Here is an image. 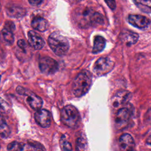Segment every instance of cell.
Wrapping results in <instances>:
<instances>
[{
    "mask_svg": "<svg viewBox=\"0 0 151 151\" xmlns=\"http://www.w3.org/2000/svg\"><path fill=\"white\" fill-rule=\"evenodd\" d=\"M2 34L5 41L6 43H8V44H12L14 42V37L12 31L4 28L2 30Z\"/></svg>",
    "mask_w": 151,
    "mask_h": 151,
    "instance_id": "obj_22",
    "label": "cell"
},
{
    "mask_svg": "<svg viewBox=\"0 0 151 151\" xmlns=\"http://www.w3.org/2000/svg\"><path fill=\"white\" fill-rule=\"evenodd\" d=\"M27 145V151H45L44 146L37 141L28 140Z\"/></svg>",
    "mask_w": 151,
    "mask_h": 151,
    "instance_id": "obj_20",
    "label": "cell"
},
{
    "mask_svg": "<svg viewBox=\"0 0 151 151\" xmlns=\"http://www.w3.org/2000/svg\"><path fill=\"white\" fill-rule=\"evenodd\" d=\"M1 3H0V10H1Z\"/></svg>",
    "mask_w": 151,
    "mask_h": 151,
    "instance_id": "obj_32",
    "label": "cell"
},
{
    "mask_svg": "<svg viewBox=\"0 0 151 151\" xmlns=\"http://www.w3.org/2000/svg\"><path fill=\"white\" fill-rule=\"evenodd\" d=\"M86 146V140L83 137H80L76 140V151H84Z\"/></svg>",
    "mask_w": 151,
    "mask_h": 151,
    "instance_id": "obj_23",
    "label": "cell"
},
{
    "mask_svg": "<svg viewBox=\"0 0 151 151\" xmlns=\"http://www.w3.org/2000/svg\"><path fill=\"white\" fill-rule=\"evenodd\" d=\"M105 2L107 5V6L112 10L115 9L116 5L115 0H104Z\"/></svg>",
    "mask_w": 151,
    "mask_h": 151,
    "instance_id": "obj_26",
    "label": "cell"
},
{
    "mask_svg": "<svg viewBox=\"0 0 151 151\" xmlns=\"http://www.w3.org/2000/svg\"><path fill=\"white\" fill-rule=\"evenodd\" d=\"M92 83V75L86 70L81 71L73 81L72 91L77 97L85 95L89 90Z\"/></svg>",
    "mask_w": 151,
    "mask_h": 151,
    "instance_id": "obj_1",
    "label": "cell"
},
{
    "mask_svg": "<svg viewBox=\"0 0 151 151\" xmlns=\"http://www.w3.org/2000/svg\"><path fill=\"white\" fill-rule=\"evenodd\" d=\"M145 120L147 124L151 125V107L147 110L145 115Z\"/></svg>",
    "mask_w": 151,
    "mask_h": 151,
    "instance_id": "obj_27",
    "label": "cell"
},
{
    "mask_svg": "<svg viewBox=\"0 0 151 151\" xmlns=\"http://www.w3.org/2000/svg\"><path fill=\"white\" fill-rule=\"evenodd\" d=\"M28 42L31 47L35 50H40L44 45V41L41 37L34 31H29L28 33Z\"/></svg>",
    "mask_w": 151,
    "mask_h": 151,
    "instance_id": "obj_13",
    "label": "cell"
},
{
    "mask_svg": "<svg viewBox=\"0 0 151 151\" xmlns=\"http://www.w3.org/2000/svg\"><path fill=\"white\" fill-rule=\"evenodd\" d=\"M10 134V129L4 117L0 115V136L6 138Z\"/></svg>",
    "mask_w": 151,
    "mask_h": 151,
    "instance_id": "obj_19",
    "label": "cell"
},
{
    "mask_svg": "<svg viewBox=\"0 0 151 151\" xmlns=\"http://www.w3.org/2000/svg\"><path fill=\"white\" fill-rule=\"evenodd\" d=\"M0 81H1V76H0Z\"/></svg>",
    "mask_w": 151,
    "mask_h": 151,
    "instance_id": "obj_34",
    "label": "cell"
},
{
    "mask_svg": "<svg viewBox=\"0 0 151 151\" xmlns=\"http://www.w3.org/2000/svg\"><path fill=\"white\" fill-rule=\"evenodd\" d=\"M132 97L130 92L127 90H120L112 97L111 103L114 107H120L126 104Z\"/></svg>",
    "mask_w": 151,
    "mask_h": 151,
    "instance_id": "obj_10",
    "label": "cell"
},
{
    "mask_svg": "<svg viewBox=\"0 0 151 151\" xmlns=\"http://www.w3.org/2000/svg\"><path fill=\"white\" fill-rule=\"evenodd\" d=\"M17 91L18 93L22 95H26L27 101L29 106L34 110H38L41 108L42 106L43 101L41 97L38 96L37 95L34 94L31 91L27 92V90L24 89L23 87L18 86L17 88Z\"/></svg>",
    "mask_w": 151,
    "mask_h": 151,
    "instance_id": "obj_6",
    "label": "cell"
},
{
    "mask_svg": "<svg viewBox=\"0 0 151 151\" xmlns=\"http://www.w3.org/2000/svg\"><path fill=\"white\" fill-rule=\"evenodd\" d=\"M114 64L108 57L99 58L94 64L93 71L97 76H103L109 73L114 67Z\"/></svg>",
    "mask_w": 151,
    "mask_h": 151,
    "instance_id": "obj_5",
    "label": "cell"
},
{
    "mask_svg": "<svg viewBox=\"0 0 151 151\" xmlns=\"http://www.w3.org/2000/svg\"><path fill=\"white\" fill-rule=\"evenodd\" d=\"M60 147L62 151H72V146L64 136H63L60 141Z\"/></svg>",
    "mask_w": 151,
    "mask_h": 151,
    "instance_id": "obj_24",
    "label": "cell"
},
{
    "mask_svg": "<svg viewBox=\"0 0 151 151\" xmlns=\"http://www.w3.org/2000/svg\"><path fill=\"white\" fill-rule=\"evenodd\" d=\"M134 141L130 134L124 133L120 137L119 139L120 151H132L134 150Z\"/></svg>",
    "mask_w": 151,
    "mask_h": 151,
    "instance_id": "obj_12",
    "label": "cell"
},
{
    "mask_svg": "<svg viewBox=\"0 0 151 151\" xmlns=\"http://www.w3.org/2000/svg\"><path fill=\"white\" fill-rule=\"evenodd\" d=\"M5 28H6L7 29H9L11 31H12L13 30L15 29V25L13 24V22H11V21H8L7 22H6L5 25Z\"/></svg>",
    "mask_w": 151,
    "mask_h": 151,
    "instance_id": "obj_29",
    "label": "cell"
},
{
    "mask_svg": "<svg viewBox=\"0 0 151 151\" xmlns=\"http://www.w3.org/2000/svg\"><path fill=\"white\" fill-rule=\"evenodd\" d=\"M146 142V143H147V145L151 146V134H150L148 136V137L147 138Z\"/></svg>",
    "mask_w": 151,
    "mask_h": 151,
    "instance_id": "obj_31",
    "label": "cell"
},
{
    "mask_svg": "<svg viewBox=\"0 0 151 151\" xmlns=\"http://www.w3.org/2000/svg\"><path fill=\"white\" fill-rule=\"evenodd\" d=\"M31 26L35 30L40 32H44L48 29L49 24L48 21L44 18L37 17L32 20Z\"/></svg>",
    "mask_w": 151,
    "mask_h": 151,
    "instance_id": "obj_14",
    "label": "cell"
},
{
    "mask_svg": "<svg viewBox=\"0 0 151 151\" xmlns=\"http://www.w3.org/2000/svg\"><path fill=\"white\" fill-rule=\"evenodd\" d=\"M106 45V40L100 35H97L94 39V45L92 52L93 54L99 53L103 50Z\"/></svg>",
    "mask_w": 151,
    "mask_h": 151,
    "instance_id": "obj_16",
    "label": "cell"
},
{
    "mask_svg": "<svg viewBox=\"0 0 151 151\" xmlns=\"http://www.w3.org/2000/svg\"><path fill=\"white\" fill-rule=\"evenodd\" d=\"M139 38V35L134 32L130 31H126L122 34L121 39L123 40L127 45H130L132 44H135Z\"/></svg>",
    "mask_w": 151,
    "mask_h": 151,
    "instance_id": "obj_15",
    "label": "cell"
},
{
    "mask_svg": "<svg viewBox=\"0 0 151 151\" xmlns=\"http://www.w3.org/2000/svg\"><path fill=\"white\" fill-rule=\"evenodd\" d=\"M0 147H1V146H0Z\"/></svg>",
    "mask_w": 151,
    "mask_h": 151,
    "instance_id": "obj_35",
    "label": "cell"
},
{
    "mask_svg": "<svg viewBox=\"0 0 151 151\" xmlns=\"http://www.w3.org/2000/svg\"><path fill=\"white\" fill-rule=\"evenodd\" d=\"M8 15L11 17L19 18L24 16L25 14L24 9L18 6H11L6 9Z\"/></svg>",
    "mask_w": 151,
    "mask_h": 151,
    "instance_id": "obj_18",
    "label": "cell"
},
{
    "mask_svg": "<svg viewBox=\"0 0 151 151\" xmlns=\"http://www.w3.org/2000/svg\"><path fill=\"white\" fill-rule=\"evenodd\" d=\"M28 1L31 5L33 6H37L42 3V0H28Z\"/></svg>",
    "mask_w": 151,
    "mask_h": 151,
    "instance_id": "obj_30",
    "label": "cell"
},
{
    "mask_svg": "<svg viewBox=\"0 0 151 151\" xmlns=\"http://www.w3.org/2000/svg\"><path fill=\"white\" fill-rule=\"evenodd\" d=\"M62 122L71 128H76L80 122V115L78 110L72 105H67L61 111Z\"/></svg>",
    "mask_w": 151,
    "mask_h": 151,
    "instance_id": "obj_4",
    "label": "cell"
},
{
    "mask_svg": "<svg viewBox=\"0 0 151 151\" xmlns=\"http://www.w3.org/2000/svg\"><path fill=\"white\" fill-rule=\"evenodd\" d=\"M132 114V109L127 107L120 108L117 112L114 121L117 129H122L126 126L130 120Z\"/></svg>",
    "mask_w": 151,
    "mask_h": 151,
    "instance_id": "obj_8",
    "label": "cell"
},
{
    "mask_svg": "<svg viewBox=\"0 0 151 151\" xmlns=\"http://www.w3.org/2000/svg\"><path fill=\"white\" fill-rule=\"evenodd\" d=\"M132 151H136L135 150H132Z\"/></svg>",
    "mask_w": 151,
    "mask_h": 151,
    "instance_id": "obj_33",
    "label": "cell"
},
{
    "mask_svg": "<svg viewBox=\"0 0 151 151\" xmlns=\"http://www.w3.org/2000/svg\"><path fill=\"white\" fill-rule=\"evenodd\" d=\"M82 9L77 14V20L81 27H86L103 23V17L100 14L88 8Z\"/></svg>",
    "mask_w": 151,
    "mask_h": 151,
    "instance_id": "obj_2",
    "label": "cell"
},
{
    "mask_svg": "<svg viewBox=\"0 0 151 151\" xmlns=\"http://www.w3.org/2000/svg\"><path fill=\"white\" fill-rule=\"evenodd\" d=\"M18 46L24 51H25L26 48H27V44L25 42V41L24 40H19L17 42Z\"/></svg>",
    "mask_w": 151,
    "mask_h": 151,
    "instance_id": "obj_28",
    "label": "cell"
},
{
    "mask_svg": "<svg viewBox=\"0 0 151 151\" xmlns=\"http://www.w3.org/2000/svg\"><path fill=\"white\" fill-rule=\"evenodd\" d=\"M8 106L5 101L0 97V114H3L6 112Z\"/></svg>",
    "mask_w": 151,
    "mask_h": 151,
    "instance_id": "obj_25",
    "label": "cell"
},
{
    "mask_svg": "<svg viewBox=\"0 0 151 151\" xmlns=\"http://www.w3.org/2000/svg\"><path fill=\"white\" fill-rule=\"evenodd\" d=\"M25 146V144L21 142H18L16 141H14L11 142L7 146V150L8 151H22L24 147Z\"/></svg>",
    "mask_w": 151,
    "mask_h": 151,
    "instance_id": "obj_21",
    "label": "cell"
},
{
    "mask_svg": "<svg viewBox=\"0 0 151 151\" xmlns=\"http://www.w3.org/2000/svg\"><path fill=\"white\" fill-rule=\"evenodd\" d=\"M39 68L44 74H54L58 69V64L51 57H43L39 60Z\"/></svg>",
    "mask_w": 151,
    "mask_h": 151,
    "instance_id": "obj_7",
    "label": "cell"
},
{
    "mask_svg": "<svg viewBox=\"0 0 151 151\" xmlns=\"http://www.w3.org/2000/svg\"><path fill=\"white\" fill-rule=\"evenodd\" d=\"M36 123L41 127L46 128L51 124V115L49 111L45 109H39L34 114Z\"/></svg>",
    "mask_w": 151,
    "mask_h": 151,
    "instance_id": "obj_9",
    "label": "cell"
},
{
    "mask_svg": "<svg viewBox=\"0 0 151 151\" xmlns=\"http://www.w3.org/2000/svg\"><path fill=\"white\" fill-rule=\"evenodd\" d=\"M127 20L131 25L139 29L146 28L151 23L149 19L141 15H129Z\"/></svg>",
    "mask_w": 151,
    "mask_h": 151,
    "instance_id": "obj_11",
    "label": "cell"
},
{
    "mask_svg": "<svg viewBox=\"0 0 151 151\" xmlns=\"http://www.w3.org/2000/svg\"><path fill=\"white\" fill-rule=\"evenodd\" d=\"M48 42L51 49L57 55H64L69 50L70 45L67 39L56 32L49 36Z\"/></svg>",
    "mask_w": 151,
    "mask_h": 151,
    "instance_id": "obj_3",
    "label": "cell"
},
{
    "mask_svg": "<svg viewBox=\"0 0 151 151\" xmlns=\"http://www.w3.org/2000/svg\"><path fill=\"white\" fill-rule=\"evenodd\" d=\"M133 2L142 11L151 13V0H133Z\"/></svg>",
    "mask_w": 151,
    "mask_h": 151,
    "instance_id": "obj_17",
    "label": "cell"
}]
</instances>
